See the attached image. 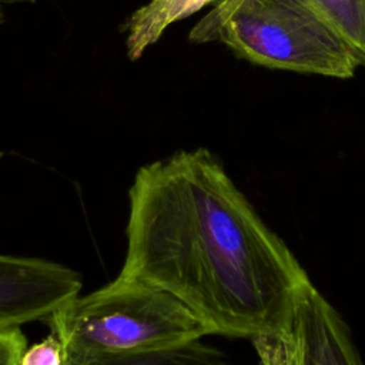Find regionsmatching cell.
<instances>
[{"instance_id":"6da1fadb","label":"cell","mask_w":365,"mask_h":365,"mask_svg":"<svg viewBox=\"0 0 365 365\" xmlns=\"http://www.w3.org/2000/svg\"><path fill=\"white\" fill-rule=\"evenodd\" d=\"M125 240L120 275L171 294L211 334L291 344L308 272L207 148L137 170Z\"/></svg>"},{"instance_id":"7a4b0ae2","label":"cell","mask_w":365,"mask_h":365,"mask_svg":"<svg viewBox=\"0 0 365 365\" xmlns=\"http://www.w3.org/2000/svg\"><path fill=\"white\" fill-rule=\"evenodd\" d=\"M46 321L63 345L66 362L167 348L211 335L171 294L120 274L104 287L71 298Z\"/></svg>"},{"instance_id":"3957f363","label":"cell","mask_w":365,"mask_h":365,"mask_svg":"<svg viewBox=\"0 0 365 365\" xmlns=\"http://www.w3.org/2000/svg\"><path fill=\"white\" fill-rule=\"evenodd\" d=\"M188 37L220 41L238 57L275 70L344 80L359 67L329 29L289 0H220Z\"/></svg>"},{"instance_id":"277c9868","label":"cell","mask_w":365,"mask_h":365,"mask_svg":"<svg viewBox=\"0 0 365 365\" xmlns=\"http://www.w3.org/2000/svg\"><path fill=\"white\" fill-rule=\"evenodd\" d=\"M80 289L78 272L63 264L0 254V327L46 319Z\"/></svg>"},{"instance_id":"5b68a950","label":"cell","mask_w":365,"mask_h":365,"mask_svg":"<svg viewBox=\"0 0 365 365\" xmlns=\"http://www.w3.org/2000/svg\"><path fill=\"white\" fill-rule=\"evenodd\" d=\"M291 351L295 365H358L362 358L338 311L314 287L299 298Z\"/></svg>"},{"instance_id":"8992f818","label":"cell","mask_w":365,"mask_h":365,"mask_svg":"<svg viewBox=\"0 0 365 365\" xmlns=\"http://www.w3.org/2000/svg\"><path fill=\"white\" fill-rule=\"evenodd\" d=\"M212 1L215 0H150L137 9L127 23V56L137 60L173 23L192 16Z\"/></svg>"},{"instance_id":"52a82bcc","label":"cell","mask_w":365,"mask_h":365,"mask_svg":"<svg viewBox=\"0 0 365 365\" xmlns=\"http://www.w3.org/2000/svg\"><path fill=\"white\" fill-rule=\"evenodd\" d=\"M329 29L365 67V0H289Z\"/></svg>"},{"instance_id":"ba28073f","label":"cell","mask_w":365,"mask_h":365,"mask_svg":"<svg viewBox=\"0 0 365 365\" xmlns=\"http://www.w3.org/2000/svg\"><path fill=\"white\" fill-rule=\"evenodd\" d=\"M66 365H228V362L217 348L194 339L150 351L106 354Z\"/></svg>"},{"instance_id":"9c48e42d","label":"cell","mask_w":365,"mask_h":365,"mask_svg":"<svg viewBox=\"0 0 365 365\" xmlns=\"http://www.w3.org/2000/svg\"><path fill=\"white\" fill-rule=\"evenodd\" d=\"M20 365H66V356L60 339L50 334L41 342L26 348Z\"/></svg>"},{"instance_id":"30bf717a","label":"cell","mask_w":365,"mask_h":365,"mask_svg":"<svg viewBox=\"0 0 365 365\" xmlns=\"http://www.w3.org/2000/svg\"><path fill=\"white\" fill-rule=\"evenodd\" d=\"M27 341L20 327H0V365H20Z\"/></svg>"},{"instance_id":"8fae6325","label":"cell","mask_w":365,"mask_h":365,"mask_svg":"<svg viewBox=\"0 0 365 365\" xmlns=\"http://www.w3.org/2000/svg\"><path fill=\"white\" fill-rule=\"evenodd\" d=\"M268 365H295L294 356H292V351L289 349L287 354H284L282 356H279L278 359H275L274 362H271Z\"/></svg>"},{"instance_id":"7c38bea8","label":"cell","mask_w":365,"mask_h":365,"mask_svg":"<svg viewBox=\"0 0 365 365\" xmlns=\"http://www.w3.org/2000/svg\"><path fill=\"white\" fill-rule=\"evenodd\" d=\"M23 1H36V0H0L1 3H23Z\"/></svg>"},{"instance_id":"4fadbf2b","label":"cell","mask_w":365,"mask_h":365,"mask_svg":"<svg viewBox=\"0 0 365 365\" xmlns=\"http://www.w3.org/2000/svg\"><path fill=\"white\" fill-rule=\"evenodd\" d=\"M3 20H4V14H3V11H1V6H0V26L3 24Z\"/></svg>"},{"instance_id":"5bb4252c","label":"cell","mask_w":365,"mask_h":365,"mask_svg":"<svg viewBox=\"0 0 365 365\" xmlns=\"http://www.w3.org/2000/svg\"><path fill=\"white\" fill-rule=\"evenodd\" d=\"M358 365H364V362H359V364H358Z\"/></svg>"}]
</instances>
